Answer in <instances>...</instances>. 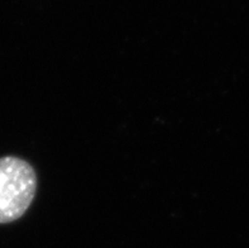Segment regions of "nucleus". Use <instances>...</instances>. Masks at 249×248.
Here are the masks:
<instances>
[{"instance_id":"f257e3e1","label":"nucleus","mask_w":249,"mask_h":248,"mask_svg":"<svg viewBox=\"0 0 249 248\" xmlns=\"http://www.w3.org/2000/svg\"><path fill=\"white\" fill-rule=\"evenodd\" d=\"M36 190L37 175L27 161L16 156L0 157V224L23 217Z\"/></svg>"}]
</instances>
